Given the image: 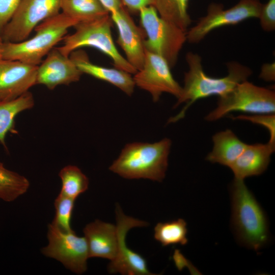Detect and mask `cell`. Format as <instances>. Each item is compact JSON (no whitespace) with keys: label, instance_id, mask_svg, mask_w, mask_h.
Segmentation results:
<instances>
[{"label":"cell","instance_id":"obj_1","mask_svg":"<svg viewBox=\"0 0 275 275\" xmlns=\"http://www.w3.org/2000/svg\"><path fill=\"white\" fill-rule=\"evenodd\" d=\"M185 59L189 69L184 74V86L175 107L182 103H186V105L178 115L170 119L169 123L183 118L188 107L197 100L213 95L224 96L239 84L247 80L252 74L249 67L232 61L227 63L228 74L226 76L212 77L205 73L200 55L188 52Z\"/></svg>","mask_w":275,"mask_h":275},{"label":"cell","instance_id":"obj_2","mask_svg":"<svg viewBox=\"0 0 275 275\" xmlns=\"http://www.w3.org/2000/svg\"><path fill=\"white\" fill-rule=\"evenodd\" d=\"M171 144L168 138L154 143H129L109 169L126 179L143 178L160 182L166 175Z\"/></svg>","mask_w":275,"mask_h":275},{"label":"cell","instance_id":"obj_3","mask_svg":"<svg viewBox=\"0 0 275 275\" xmlns=\"http://www.w3.org/2000/svg\"><path fill=\"white\" fill-rule=\"evenodd\" d=\"M232 221L237 239L258 251L268 239L265 213L243 180L234 179L231 188Z\"/></svg>","mask_w":275,"mask_h":275},{"label":"cell","instance_id":"obj_4","mask_svg":"<svg viewBox=\"0 0 275 275\" xmlns=\"http://www.w3.org/2000/svg\"><path fill=\"white\" fill-rule=\"evenodd\" d=\"M78 22L59 13L37 25L36 34L31 39L15 43L3 41L2 59L38 66L42 58L63 39L68 30Z\"/></svg>","mask_w":275,"mask_h":275},{"label":"cell","instance_id":"obj_5","mask_svg":"<svg viewBox=\"0 0 275 275\" xmlns=\"http://www.w3.org/2000/svg\"><path fill=\"white\" fill-rule=\"evenodd\" d=\"M113 21L108 14L74 26L75 31L63 38V45L57 47L64 56L69 57L82 47H94L109 57L116 68L134 74L137 70L118 51L114 42L111 27Z\"/></svg>","mask_w":275,"mask_h":275},{"label":"cell","instance_id":"obj_6","mask_svg":"<svg viewBox=\"0 0 275 275\" xmlns=\"http://www.w3.org/2000/svg\"><path fill=\"white\" fill-rule=\"evenodd\" d=\"M139 13L147 37L144 41L145 49L161 56L173 67L187 40L186 32L161 18L153 6L143 7Z\"/></svg>","mask_w":275,"mask_h":275},{"label":"cell","instance_id":"obj_7","mask_svg":"<svg viewBox=\"0 0 275 275\" xmlns=\"http://www.w3.org/2000/svg\"><path fill=\"white\" fill-rule=\"evenodd\" d=\"M234 111L254 114H274L275 93L248 80L244 81L226 95L219 97L217 107L205 119L208 121H215Z\"/></svg>","mask_w":275,"mask_h":275},{"label":"cell","instance_id":"obj_8","mask_svg":"<svg viewBox=\"0 0 275 275\" xmlns=\"http://www.w3.org/2000/svg\"><path fill=\"white\" fill-rule=\"evenodd\" d=\"M262 6L259 0H239L228 9H225L221 4L211 3L206 15L186 32V40L190 43H198L216 29L237 24L250 18H258Z\"/></svg>","mask_w":275,"mask_h":275},{"label":"cell","instance_id":"obj_9","mask_svg":"<svg viewBox=\"0 0 275 275\" xmlns=\"http://www.w3.org/2000/svg\"><path fill=\"white\" fill-rule=\"evenodd\" d=\"M61 0H21L0 37L4 42H19L27 39L37 25L58 13Z\"/></svg>","mask_w":275,"mask_h":275},{"label":"cell","instance_id":"obj_10","mask_svg":"<svg viewBox=\"0 0 275 275\" xmlns=\"http://www.w3.org/2000/svg\"><path fill=\"white\" fill-rule=\"evenodd\" d=\"M47 238L48 245L41 249L44 256L60 261L75 273L86 271L89 257L85 237H79L73 231H63L50 224L48 226Z\"/></svg>","mask_w":275,"mask_h":275},{"label":"cell","instance_id":"obj_11","mask_svg":"<svg viewBox=\"0 0 275 275\" xmlns=\"http://www.w3.org/2000/svg\"><path fill=\"white\" fill-rule=\"evenodd\" d=\"M171 69L164 59L146 50L143 65L134 74L133 79L135 86L150 93L155 102L163 93L178 98L182 87L174 78Z\"/></svg>","mask_w":275,"mask_h":275},{"label":"cell","instance_id":"obj_12","mask_svg":"<svg viewBox=\"0 0 275 275\" xmlns=\"http://www.w3.org/2000/svg\"><path fill=\"white\" fill-rule=\"evenodd\" d=\"M116 213L118 248L115 257L108 265V272L128 275L154 274L149 271L146 260L141 255L129 249L126 243V236L130 229L144 227L148 224L125 215L118 204L116 205Z\"/></svg>","mask_w":275,"mask_h":275},{"label":"cell","instance_id":"obj_13","mask_svg":"<svg viewBox=\"0 0 275 275\" xmlns=\"http://www.w3.org/2000/svg\"><path fill=\"white\" fill-rule=\"evenodd\" d=\"M109 14L118 29L117 43L124 51L127 61L138 71L142 68L145 57L144 30L136 25L123 6Z\"/></svg>","mask_w":275,"mask_h":275},{"label":"cell","instance_id":"obj_14","mask_svg":"<svg viewBox=\"0 0 275 275\" xmlns=\"http://www.w3.org/2000/svg\"><path fill=\"white\" fill-rule=\"evenodd\" d=\"M38 66L0 59V100L15 99L36 85Z\"/></svg>","mask_w":275,"mask_h":275},{"label":"cell","instance_id":"obj_15","mask_svg":"<svg viewBox=\"0 0 275 275\" xmlns=\"http://www.w3.org/2000/svg\"><path fill=\"white\" fill-rule=\"evenodd\" d=\"M82 74L69 56H64L57 47H53L38 66L36 85L53 90L58 86L78 81Z\"/></svg>","mask_w":275,"mask_h":275},{"label":"cell","instance_id":"obj_16","mask_svg":"<svg viewBox=\"0 0 275 275\" xmlns=\"http://www.w3.org/2000/svg\"><path fill=\"white\" fill-rule=\"evenodd\" d=\"M86 239L89 257L113 260L118 248L116 226L96 219L87 224L83 230Z\"/></svg>","mask_w":275,"mask_h":275},{"label":"cell","instance_id":"obj_17","mask_svg":"<svg viewBox=\"0 0 275 275\" xmlns=\"http://www.w3.org/2000/svg\"><path fill=\"white\" fill-rule=\"evenodd\" d=\"M78 69L83 73L106 81L120 89L128 96L134 92L135 83L130 73L117 68H109L90 62L87 53L75 50L69 55Z\"/></svg>","mask_w":275,"mask_h":275},{"label":"cell","instance_id":"obj_18","mask_svg":"<svg viewBox=\"0 0 275 275\" xmlns=\"http://www.w3.org/2000/svg\"><path fill=\"white\" fill-rule=\"evenodd\" d=\"M274 149L275 144L269 142L265 144L247 145L243 152L229 167L235 178L244 180L246 177L262 174L266 170Z\"/></svg>","mask_w":275,"mask_h":275},{"label":"cell","instance_id":"obj_19","mask_svg":"<svg viewBox=\"0 0 275 275\" xmlns=\"http://www.w3.org/2000/svg\"><path fill=\"white\" fill-rule=\"evenodd\" d=\"M213 147L206 157L212 163L228 167L233 163L243 152L248 144L241 141L230 129L220 131L212 137Z\"/></svg>","mask_w":275,"mask_h":275},{"label":"cell","instance_id":"obj_20","mask_svg":"<svg viewBox=\"0 0 275 275\" xmlns=\"http://www.w3.org/2000/svg\"><path fill=\"white\" fill-rule=\"evenodd\" d=\"M35 105L33 94L29 91L10 100H0V143L8 152L6 138L9 132L16 133L15 119L21 112Z\"/></svg>","mask_w":275,"mask_h":275},{"label":"cell","instance_id":"obj_21","mask_svg":"<svg viewBox=\"0 0 275 275\" xmlns=\"http://www.w3.org/2000/svg\"><path fill=\"white\" fill-rule=\"evenodd\" d=\"M61 10L64 14L78 22L109 14L99 0H61Z\"/></svg>","mask_w":275,"mask_h":275},{"label":"cell","instance_id":"obj_22","mask_svg":"<svg viewBox=\"0 0 275 275\" xmlns=\"http://www.w3.org/2000/svg\"><path fill=\"white\" fill-rule=\"evenodd\" d=\"M189 0H155L154 7L159 15L184 31L191 22L188 13Z\"/></svg>","mask_w":275,"mask_h":275},{"label":"cell","instance_id":"obj_23","mask_svg":"<svg viewBox=\"0 0 275 275\" xmlns=\"http://www.w3.org/2000/svg\"><path fill=\"white\" fill-rule=\"evenodd\" d=\"M30 182L24 176L6 168L0 162V199L12 202L25 193Z\"/></svg>","mask_w":275,"mask_h":275},{"label":"cell","instance_id":"obj_24","mask_svg":"<svg viewBox=\"0 0 275 275\" xmlns=\"http://www.w3.org/2000/svg\"><path fill=\"white\" fill-rule=\"evenodd\" d=\"M62 181L60 193L75 200L87 190L89 179L77 167L68 165L63 168L59 173Z\"/></svg>","mask_w":275,"mask_h":275},{"label":"cell","instance_id":"obj_25","mask_svg":"<svg viewBox=\"0 0 275 275\" xmlns=\"http://www.w3.org/2000/svg\"><path fill=\"white\" fill-rule=\"evenodd\" d=\"M186 223L181 218L159 223L154 228V238L163 246L187 243Z\"/></svg>","mask_w":275,"mask_h":275},{"label":"cell","instance_id":"obj_26","mask_svg":"<svg viewBox=\"0 0 275 275\" xmlns=\"http://www.w3.org/2000/svg\"><path fill=\"white\" fill-rule=\"evenodd\" d=\"M75 200L61 193L59 194L54 200L56 214L51 224L63 231H73L70 226V221Z\"/></svg>","mask_w":275,"mask_h":275},{"label":"cell","instance_id":"obj_27","mask_svg":"<svg viewBox=\"0 0 275 275\" xmlns=\"http://www.w3.org/2000/svg\"><path fill=\"white\" fill-rule=\"evenodd\" d=\"M234 119L244 120L263 126L270 133L268 142L275 144V116L272 114H256L253 116L241 115L233 117Z\"/></svg>","mask_w":275,"mask_h":275},{"label":"cell","instance_id":"obj_28","mask_svg":"<svg viewBox=\"0 0 275 275\" xmlns=\"http://www.w3.org/2000/svg\"><path fill=\"white\" fill-rule=\"evenodd\" d=\"M258 18L262 29L266 32L275 29V0H268L262 4Z\"/></svg>","mask_w":275,"mask_h":275},{"label":"cell","instance_id":"obj_29","mask_svg":"<svg viewBox=\"0 0 275 275\" xmlns=\"http://www.w3.org/2000/svg\"><path fill=\"white\" fill-rule=\"evenodd\" d=\"M21 0H0V35L16 12Z\"/></svg>","mask_w":275,"mask_h":275},{"label":"cell","instance_id":"obj_30","mask_svg":"<svg viewBox=\"0 0 275 275\" xmlns=\"http://www.w3.org/2000/svg\"><path fill=\"white\" fill-rule=\"evenodd\" d=\"M155 2V0H122L123 6L132 13L139 12L145 7L154 6Z\"/></svg>","mask_w":275,"mask_h":275},{"label":"cell","instance_id":"obj_31","mask_svg":"<svg viewBox=\"0 0 275 275\" xmlns=\"http://www.w3.org/2000/svg\"><path fill=\"white\" fill-rule=\"evenodd\" d=\"M260 77L267 81H272L275 79L274 63L264 64L260 74Z\"/></svg>","mask_w":275,"mask_h":275},{"label":"cell","instance_id":"obj_32","mask_svg":"<svg viewBox=\"0 0 275 275\" xmlns=\"http://www.w3.org/2000/svg\"><path fill=\"white\" fill-rule=\"evenodd\" d=\"M104 8L109 13L114 12L120 8L122 5V0H99Z\"/></svg>","mask_w":275,"mask_h":275},{"label":"cell","instance_id":"obj_33","mask_svg":"<svg viewBox=\"0 0 275 275\" xmlns=\"http://www.w3.org/2000/svg\"><path fill=\"white\" fill-rule=\"evenodd\" d=\"M3 41L1 37H0V59H2V44Z\"/></svg>","mask_w":275,"mask_h":275}]
</instances>
